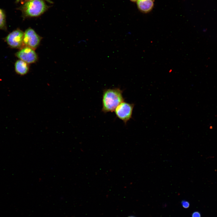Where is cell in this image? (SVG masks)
I'll return each instance as SVG.
<instances>
[{
    "instance_id": "1",
    "label": "cell",
    "mask_w": 217,
    "mask_h": 217,
    "mask_svg": "<svg viewBox=\"0 0 217 217\" xmlns=\"http://www.w3.org/2000/svg\"><path fill=\"white\" fill-rule=\"evenodd\" d=\"M124 101L123 91L119 88L105 89L102 93V111L105 113L114 111L117 107Z\"/></svg>"
},
{
    "instance_id": "2",
    "label": "cell",
    "mask_w": 217,
    "mask_h": 217,
    "mask_svg": "<svg viewBox=\"0 0 217 217\" xmlns=\"http://www.w3.org/2000/svg\"><path fill=\"white\" fill-rule=\"evenodd\" d=\"M49 7L44 0H30L23 2L17 9L21 12L23 18L26 19L40 16Z\"/></svg>"
},
{
    "instance_id": "3",
    "label": "cell",
    "mask_w": 217,
    "mask_h": 217,
    "mask_svg": "<svg viewBox=\"0 0 217 217\" xmlns=\"http://www.w3.org/2000/svg\"><path fill=\"white\" fill-rule=\"evenodd\" d=\"M134 104L124 101L120 103L114 112L116 117L122 121L125 124L132 118Z\"/></svg>"
},
{
    "instance_id": "4",
    "label": "cell",
    "mask_w": 217,
    "mask_h": 217,
    "mask_svg": "<svg viewBox=\"0 0 217 217\" xmlns=\"http://www.w3.org/2000/svg\"><path fill=\"white\" fill-rule=\"evenodd\" d=\"M24 32L17 29L10 33L5 39L7 44L11 48L20 49L24 46Z\"/></svg>"
},
{
    "instance_id": "5",
    "label": "cell",
    "mask_w": 217,
    "mask_h": 217,
    "mask_svg": "<svg viewBox=\"0 0 217 217\" xmlns=\"http://www.w3.org/2000/svg\"><path fill=\"white\" fill-rule=\"evenodd\" d=\"M42 38L33 29L29 27L24 32V43L25 46L36 49L39 45Z\"/></svg>"
},
{
    "instance_id": "6",
    "label": "cell",
    "mask_w": 217,
    "mask_h": 217,
    "mask_svg": "<svg viewBox=\"0 0 217 217\" xmlns=\"http://www.w3.org/2000/svg\"><path fill=\"white\" fill-rule=\"evenodd\" d=\"M15 55L19 59L28 64L35 63L38 59V55L35 50L26 46L20 49L16 53Z\"/></svg>"
},
{
    "instance_id": "7",
    "label": "cell",
    "mask_w": 217,
    "mask_h": 217,
    "mask_svg": "<svg viewBox=\"0 0 217 217\" xmlns=\"http://www.w3.org/2000/svg\"><path fill=\"white\" fill-rule=\"evenodd\" d=\"M136 2L138 9L143 13L150 12L154 6L153 0H137Z\"/></svg>"
},
{
    "instance_id": "8",
    "label": "cell",
    "mask_w": 217,
    "mask_h": 217,
    "mask_svg": "<svg viewBox=\"0 0 217 217\" xmlns=\"http://www.w3.org/2000/svg\"><path fill=\"white\" fill-rule=\"evenodd\" d=\"M29 64L22 60H17L14 64V69L16 73L21 76L26 74L29 71Z\"/></svg>"
},
{
    "instance_id": "9",
    "label": "cell",
    "mask_w": 217,
    "mask_h": 217,
    "mask_svg": "<svg viewBox=\"0 0 217 217\" xmlns=\"http://www.w3.org/2000/svg\"><path fill=\"white\" fill-rule=\"evenodd\" d=\"M0 29L7 30L6 16L5 11L0 8Z\"/></svg>"
},
{
    "instance_id": "10",
    "label": "cell",
    "mask_w": 217,
    "mask_h": 217,
    "mask_svg": "<svg viewBox=\"0 0 217 217\" xmlns=\"http://www.w3.org/2000/svg\"><path fill=\"white\" fill-rule=\"evenodd\" d=\"M181 204L182 206L184 208H187L190 206L189 202L185 200H182L181 202Z\"/></svg>"
},
{
    "instance_id": "11",
    "label": "cell",
    "mask_w": 217,
    "mask_h": 217,
    "mask_svg": "<svg viewBox=\"0 0 217 217\" xmlns=\"http://www.w3.org/2000/svg\"><path fill=\"white\" fill-rule=\"evenodd\" d=\"M29 0H16L15 2V3H19L20 2H26L27 1H29ZM44 0L45 1H46L47 2H48L49 3L51 4H52L53 3V2L50 0Z\"/></svg>"
},
{
    "instance_id": "12",
    "label": "cell",
    "mask_w": 217,
    "mask_h": 217,
    "mask_svg": "<svg viewBox=\"0 0 217 217\" xmlns=\"http://www.w3.org/2000/svg\"><path fill=\"white\" fill-rule=\"evenodd\" d=\"M192 217H201V215L199 212L196 211L192 213Z\"/></svg>"
},
{
    "instance_id": "13",
    "label": "cell",
    "mask_w": 217,
    "mask_h": 217,
    "mask_svg": "<svg viewBox=\"0 0 217 217\" xmlns=\"http://www.w3.org/2000/svg\"><path fill=\"white\" fill-rule=\"evenodd\" d=\"M137 0H130V1L132 2H136Z\"/></svg>"
},
{
    "instance_id": "14",
    "label": "cell",
    "mask_w": 217,
    "mask_h": 217,
    "mask_svg": "<svg viewBox=\"0 0 217 217\" xmlns=\"http://www.w3.org/2000/svg\"><path fill=\"white\" fill-rule=\"evenodd\" d=\"M133 217V216H130V217Z\"/></svg>"
}]
</instances>
